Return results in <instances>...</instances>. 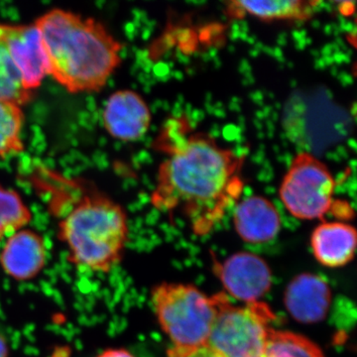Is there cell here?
I'll return each mask as SVG.
<instances>
[{
    "mask_svg": "<svg viewBox=\"0 0 357 357\" xmlns=\"http://www.w3.org/2000/svg\"><path fill=\"white\" fill-rule=\"evenodd\" d=\"M184 121H169L156 144L167 153L160 164L151 195L154 208L177 213L197 236H206L218 225L243 191L244 156L220 146L202 132H185Z\"/></svg>",
    "mask_w": 357,
    "mask_h": 357,
    "instance_id": "1",
    "label": "cell"
},
{
    "mask_svg": "<svg viewBox=\"0 0 357 357\" xmlns=\"http://www.w3.org/2000/svg\"><path fill=\"white\" fill-rule=\"evenodd\" d=\"M34 24L48 76L70 93L100 91L121 64V42L96 18L53 8Z\"/></svg>",
    "mask_w": 357,
    "mask_h": 357,
    "instance_id": "2",
    "label": "cell"
},
{
    "mask_svg": "<svg viewBox=\"0 0 357 357\" xmlns=\"http://www.w3.org/2000/svg\"><path fill=\"white\" fill-rule=\"evenodd\" d=\"M59 237L77 266L107 273L121 262L128 239V215L102 192L82 198L59 223Z\"/></svg>",
    "mask_w": 357,
    "mask_h": 357,
    "instance_id": "3",
    "label": "cell"
},
{
    "mask_svg": "<svg viewBox=\"0 0 357 357\" xmlns=\"http://www.w3.org/2000/svg\"><path fill=\"white\" fill-rule=\"evenodd\" d=\"M225 294L206 295L192 285L161 283L152 289L151 304L159 325L172 342L173 351L203 347Z\"/></svg>",
    "mask_w": 357,
    "mask_h": 357,
    "instance_id": "4",
    "label": "cell"
},
{
    "mask_svg": "<svg viewBox=\"0 0 357 357\" xmlns=\"http://www.w3.org/2000/svg\"><path fill=\"white\" fill-rule=\"evenodd\" d=\"M275 314L265 303L234 306L223 301L206 345L220 357H261Z\"/></svg>",
    "mask_w": 357,
    "mask_h": 357,
    "instance_id": "5",
    "label": "cell"
},
{
    "mask_svg": "<svg viewBox=\"0 0 357 357\" xmlns=\"http://www.w3.org/2000/svg\"><path fill=\"white\" fill-rule=\"evenodd\" d=\"M335 181L330 169L311 153L296 155L282 180L279 196L293 217L321 220L333 210Z\"/></svg>",
    "mask_w": 357,
    "mask_h": 357,
    "instance_id": "6",
    "label": "cell"
},
{
    "mask_svg": "<svg viewBox=\"0 0 357 357\" xmlns=\"http://www.w3.org/2000/svg\"><path fill=\"white\" fill-rule=\"evenodd\" d=\"M0 43L20 72L26 91L34 93L48 76V66L36 25L0 22Z\"/></svg>",
    "mask_w": 357,
    "mask_h": 357,
    "instance_id": "7",
    "label": "cell"
},
{
    "mask_svg": "<svg viewBox=\"0 0 357 357\" xmlns=\"http://www.w3.org/2000/svg\"><path fill=\"white\" fill-rule=\"evenodd\" d=\"M215 270L227 293L246 304L258 302L271 288L270 267L265 260L253 253H236Z\"/></svg>",
    "mask_w": 357,
    "mask_h": 357,
    "instance_id": "8",
    "label": "cell"
},
{
    "mask_svg": "<svg viewBox=\"0 0 357 357\" xmlns=\"http://www.w3.org/2000/svg\"><path fill=\"white\" fill-rule=\"evenodd\" d=\"M152 115L144 98L130 89L115 91L107 98L102 112L105 130L116 139L132 142L149 130Z\"/></svg>",
    "mask_w": 357,
    "mask_h": 357,
    "instance_id": "9",
    "label": "cell"
},
{
    "mask_svg": "<svg viewBox=\"0 0 357 357\" xmlns=\"http://www.w3.org/2000/svg\"><path fill=\"white\" fill-rule=\"evenodd\" d=\"M47 255L43 237L25 227L6 239L0 250V267L13 280H33L44 269Z\"/></svg>",
    "mask_w": 357,
    "mask_h": 357,
    "instance_id": "10",
    "label": "cell"
},
{
    "mask_svg": "<svg viewBox=\"0 0 357 357\" xmlns=\"http://www.w3.org/2000/svg\"><path fill=\"white\" fill-rule=\"evenodd\" d=\"M286 309L300 323L317 324L325 319L332 304V291L316 274L298 275L289 283L284 297Z\"/></svg>",
    "mask_w": 357,
    "mask_h": 357,
    "instance_id": "11",
    "label": "cell"
},
{
    "mask_svg": "<svg viewBox=\"0 0 357 357\" xmlns=\"http://www.w3.org/2000/svg\"><path fill=\"white\" fill-rule=\"evenodd\" d=\"M234 227L243 241L264 243L272 241L281 229L276 206L265 197L252 196L239 202L234 211Z\"/></svg>",
    "mask_w": 357,
    "mask_h": 357,
    "instance_id": "12",
    "label": "cell"
},
{
    "mask_svg": "<svg viewBox=\"0 0 357 357\" xmlns=\"http://www.w3.org/2000/svg\"><path fill=\"white\" fill-rule=\"evenodd\" d=\"M356 239V230L349 223L323 222L312 232V253L319 264L324 266L342 267L354 259Z\"/></svg>",
    "mask_w": 357,
    "mask_h": 357,
    "instance_id": "13",
    "label": "cell"
},
{
    "mask_svg": "<svg viewBox=\"0 0 357 357\" xmlns=\"http://www.w3.org/2000/svg\"><path fill=\"white\" fill-rule=\"evenodd\" d=\"M230 15H248L257 20L272 21H306L316 13L319 1L278 0V1L227 2Z\"/></svg>",
    "mask_w": 357,
    "mask_h": 357,
    "instance_id": "14",
    "label": "cell"
},
{
    "mask_svg": "<svg viewBox=\"0 0 357 357\" xmlns=\"http://www.w3.org/2000/svg\"><path fill=\"white\" fill-rule=\"evenodd\" d=\"M24 121L22 107L0 102V159L16 156L24 151L22 140Z\"/></svg>",
    "mask_w": 357,
    "mask_h": 357,
    "instance_id": "15",
    "label": "cell"
},
{
    "mask_svg": "<svg viewBox=\"0 0 357 357\" xmlns=\"http://www.w3.org/2000/svg\"><path fill=\"white\" fill-rule=\"evenodd\" d=\"M261 357H326L318 345L304 335L272 328Z\"/></svg>",
    "mask_w": 357,
    "mask_h": 357,
    "instance_id": "16",
    "label": "cell"
},
{
    "mask_svg": "<svg viewBox=\"0 0 357 357\" xmlns=\"http://www.w3.org/2000/svg\"><path fill=\"white\" fill-rule=\"evenodd\" d=\"M31 220V211L20 195L0 184V243L25 229Z\"/></svg>",
    "mask_w": 357,
    "mask_h": 357,
    "instance_id": "17",
    "label": "cell"
},
{
    "mask_svg": "<svg viewBox=\"0 0 357 357\" xmlns=\"http://www.w3.org/2000/svg\"><path fill=\"white\" fill-rule=\"evenodd\" d=\"M34 93L26 91L22 79L3 45L0 43V102L23 107L31 102Z\"/></svg>",
    "mask_w": 357,
    "mask_h": 357,
    "instance_id": "18",
    "label": "cell"
},
{
    "mask_svg": "<svg viewBox=\"0 0 357 357\" xmlns=\"http://www.w3.org/2000/svg\"><path fill=\"white\" fill-rule=\"evenodd\" d=\"M170 357H220V354L211 349L208 345L188 349V351H169Z\"/></svg>",
    "mask_w": 357,
    "mask_h": 357,
    "instance_id": "19",
    "label": "cell"
},
{
    "mask_svg": "<svg viewBox=\"0 0 357 357\" xmlns=\"http://www.w3.org/2000/svg\"><path fill=\"white\" fill-rule=\"evenodd\" d=\"M96 357H135L132 354L123 349H109L102 351Z\"/></svg>",
    "mask_w": 357,
    "mask_h": 357,
    "instance_id": "20",
    "label": "cell"
},
{
    "mask_svg": "<svg viewBox=\"0 0 357 357\" xmlns=\"http://www.w3.org/2000/svg\"><path fill=\"white\" fill-rule=\"evenodd\" d=\"M0 357H9V347L6 338L0 333Z\"/></svg>",
    "mask_w": 357,
    "mask_h": 357,
    "instance_id": "21",
    "label": "cell"
}]
</instances>
